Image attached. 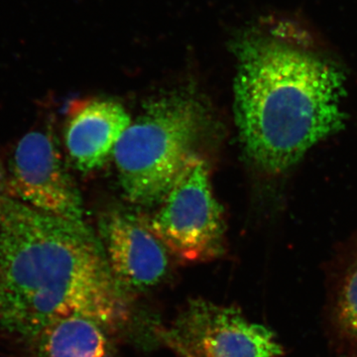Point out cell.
I'll return each instance as SVG.
<instances>
[{
  "instance_id": "277c9868",
  "label": "cell",
  "mask_w": 357,
  "mask_h": 357,
  "mask_svg": "<svg viewBox=\"0 0 357 357\" xmlns=\"http://www.w3.org/2000/svg\"><path fill=\"white\" fill-rule=\"evenodd\" d=\"M149 227L184 261L215 257L222 250V210L211 188L206 162L195 154L161 202Z\"/></svg>"
},
{
  "instance_id": "52a82bcc",
  "label": "cell",
  "mask_w": 357,
  "mask_h": 357,
  "mask_svg": "<svg viewBox=\"0 0 357 357\" xmlns=\"http://www.w3.org/2000/svg\"><path fill=\"white\" fill-rule=\"evenodd\" d=\"M102 243L115 280L124 293L144 292L161 283L169 267L168 249L149 222L114 211L100 223Z\"/></svg>"
},
{
  "instance_id": "ba28073f",
  "label": "cell",
  "mask_w": 357,
  "mask_h": 357,
  "mask_svg": "<svg viewBox=\"0 0 357 357\" xmlns=\"http://www.w3.org/2000/svg\"><path fill=\"white\" fill-rule=\"evenodd\" d=\"M131 122L126 109L114 100L88 98L73 102L65 142L77 170L91 172L105 165Z\"/></svg>"
},
{
  "instance_id": "8fae6325",
  "label": "cell",
  "mask_w": 357,
  "mask_h": 357,
  "mask_svg": "<svg viewBox=\"0 0 357 357\" xmlns=\"http://www.w3.org/2000/svg\"><path fill=\"white\" fill-rule=\"evenodd\" d=\"M0 187H1V184H0ZM4 199H6V197L2 195V191L0 190V217H1L2 204H3Z\"/></svg>"
},
{
  "instance_id": "3957f363",
  "label": "cell",
  "mask_w": 357,
  "mask_h": 357,
  "mask_svg": "<svg viewBox=\"0 0 357 357\" xmlns=\"http://www.w3.org/2000/svg\"><path fill=\"white\" fill-rule=\"evenodd\" d=\"M197 96L175 93L145 107L114 151L124 195L134 204L161 203L194 156L208 123Z\"/></svg>"
},
{
  "instance_id": "9c48e42d",
  "label": "cell",
  "mask_w": 357,
  "mask_h": 357,
  "mask_svg": "<svg viewBox=\"0 0 357 357\" xmlns=\"http://www.w3.org/2000/svg\"><path fill=\"white\" fill-rule=\"evenodd\" d=\"M107 326L83 314L54 319L36 340L37 357H109Z\"/></svg>"
},
{
  "instance_id": "7a4b0ae2",
  "label": "cell",
  "mask_w": 357,
  "mask_h": 357,
  "mask_svg": "<svg viewBox=\"0 0 357 357\" xmlns=\"http://www.w3.org/2000/svg\"><path fill=\"white\" fill-rule=\"evenodd\" d=\"M234 48V115L244 151L263 172L280 175L344 126V73L267 37H245Z\"/></svg>"
},
{
  "instance_id": "6da1fadb",
  "label": "cell",
  "mask_w": 357,
  "mask_h": 357,
  "mask_svg": "<svg viewBox=\"0 0 357 357\" xmlns=\"http://www.w3.org/2000/svg\"><path fill=\"white\" fill-rule=\"evenodd\" d=\"M83 314L112 330L128 319V295L102 241L83 220L56 217L13 198L0 217V324L34 338L54 319Z\"/></svg>"
},
{
  "instance_id": "5b68a950",
  "label": "cell",
  "mask_w": 357,
  "mask_h": 357,
  "mask_svg": "<svg viewBox=\"0 0 357 357\" xmlns=\"http://www.w3.org/2000/svg\"><path fill=\"white\" fill-rule=\"evenodd\" d=\"M160 340L180 357H279L283 347L269 328L250 321L238 307L192 300Z\"/></svg>"
},
{
  "instance_id": "8992f818",
  "label": "cell",
  "mask_w": 357,
  "mask_h": 357,
  "mask_svg": "<svg viewBox=\"0 0 357 357\" xmlns=\"http://www.w3.org/2000/svg\"><path fill=\"white\" fill-rule=\"evenodd\" d=\"M8 187L10 198L30 208L56 217L83 220L79 191L55 141L46 131H31L21 138L11 160Z\"/></svg>"
},
{
  "instance_id": "30bf717a",
  "label": "cell",
  "mask_w": 357,
  "mask_h": 357,
  "mask_svg": "<svg viewBox=\"0 0 357 357\" xmlns=\"http://www.w3.org/2000/svg\"><path fill=\"white\" fill-rule=\"evenodd\" d=\"M333 331L349 357H357V252L333 295Z\"/></svg>"
}]
</instances>
